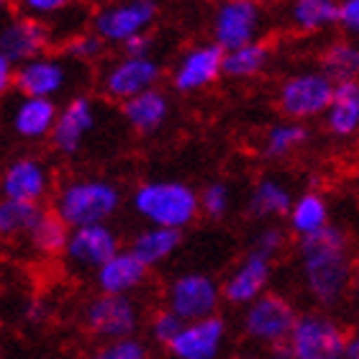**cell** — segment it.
Listing matches in <instances>:
<instances>
[{
	"mask_svg": "<svg viewBox=\"0 0 359 359\" xmlns=\"http://www.w3.org/2000/svg\"><path fill=\"white\" fill-rule=\"evenodd\" d=\"M339 6L341 0H285L283 18L300 36H318L339 29Z\"/></svg>",
	"mask_w": 359,
	"mask_h": 359,
	"instance_id": "cell-25",
	"label": "cell"
},
{
	"mask_svg": "<svg viewBox=\"0 0 359 359\" xmlns=\"http://www.w3.org/2000/svg\"><path fill=\"white\" fill-rule=\"evenodd\" d=\"M334 80L326 77L318 67H300L292 69L277 83L275 90V108L287 121L311 123L316 118H323L334 95Z\"/></svg>",
	"mask_w": 359,
	"mask_h": 359,
	"instance_id": "cell-5",
	"label": "cell"
},
{
	"mask_svg": "<svg viewBox=\"0 0 359 359\" xmlns=\"http://www.w3.org/2000/svg\"><path fill=\"white\" fill-rule=\"evenodd\" d=\"M339 29L344 36L359 41V0H341L339 6Z\"/></svg>",
	"mask_w": 359,
	"mask_h": 359,
	"instance_id": "cell-39",
	"label": "cell"
},
{
	"mask_svg": "<svg viewBox=\"0 0 359 359\" xmlns=\"http://www.w3.org/2000/svg\"><path fill=\"white\" fill-rule=\"evenodd\" d=\"M323 131L334 142H354L359 136V80L337 83L331 103L323 113Z\"/></svg>",
	"mask_w": 359,
	"mask_h": 359,
	"instance_id": "cell-24",
	"label": "cell"
},
{
	"mask_svg": "<svg viewBox=\"0 0 359 359\" xmlns=\"http://www.w3.org/2000/svg\"><path fill=\"white\" fill-rule=\"evenodd\" d=\"M83 65L67 60L62 52H46L15 69V93L57 103L60 97L67 100L80 93L77 85L83 83Z\"/></svg>",
	"mask_w": 359,
	"mask_h": 359,
	"instance_id": "cell-8",
	"label": "cell"
},
{
	"mask_svg": "<svg viewBox=\"0 0 359 359\" xmlns=\"http://www.w3.org/2000/svg\"><path fill=\"white\" fill-rule=\"evenodd\" d=\"M154 46H157V41H154L149 31V34H142V36H134L131 41H126V44L121 46V54H128V57H154Z\"/></svg>",
	"mask_w": 359,
	"mask_h": 359,
	"instance_id": "cell-41",
	"label": "cell"
},
{
	"mask_svg": "<svg viewBox=\"0 0 359 359\" xmlns=\"http://www.w3.org/2000/svg\"><path fill=\"white\" fill-rule=\"evenodd\" d=\"M264 359H292V357L287 352V346H277V349H269Z\"/></svg>",
	"mask_w": 359,
	"mask_h": 359,
	"instance_id": "cell-45",
	"label": "cell"
},
{
	"mask_svg": "<svg viewBox=\"0 0 359 359\" xmlns=\"http://www.w3.org/2000/svg\"><path fill=\"white\" fill-rule=\"evenodd\" d=\"M69 231H72V229H69L54 210H44V216L39 218L36 226H34L31 233L26 236V247H29L36 257L54 259V257L65 255Z\"/></svg>",
	"mask_w": 359,
	"mask_h": 359,
	"instance_id": "cell-31",
	"label": "cell"
},
{
	"mask_svg": "<svg viewBox=\"0 0 359 359\" xmlns=\"http://www.w3.org/2000/svg\"><path fill=\"white\" fill-rule=\"evenodd\" d=\"M57 116H60V105L54 100L15 93L6 103L3 121H6V126L11 128V134L15 139H21L26 144H39L49 142Z\"/></svg>",
	"mask_w": 359,
	"mask_h": 359,
	"instance_id": "cell-20",
	"label": "cell"
},
{
	"mask_svg": "<svg viewBox=\"0 0 359 359\" xmlns=\"http://www.w3.org/2000/svg\"><path fill=\"white\" fill-rule=\"evenodd\" d=\"M105 41L100 36H97L93 29H85L80 31V34H75L72 39H67L65 44L60 46V52L67 57V60L77 62V65H83V67H88V65H95V62H100L105 57Z\"/></svg>",
	"mask_w": 359,
	"mask_h": 359,
	"instance_id": "cell-34",
	"label": "cell"
},
{
	"mask_svg": "<svg viewBox=\"0 0 359 359\" xmlns=\"http://www.w3.org/2000/svg\"><path fill=\"white\" fill-rule=\"evenodd\" d=\"M311 144V126L300 121H275L259 142V154L267 162H285Z\"/></svg>",
	"mask_w": 359,
	"mask_h": 359,
	"instance_id": "cell-29",
	"label": "cell"
},
{
	"mask_svg": "<svg viewBox=\"0 0 359 359\" xmlns=\"http://www.w3.org/2000/svg\"><path fill=\"white\" fill-rule=\"evenodd\" d=\"M316 67L334 83H354L359 80V41L352 36L331 39L321 46Z\"/></svg>",
	"mask_w": 359,
	"mask_h": 359,
	"instance_id": "cell-30",
	"label": "cell"
},
{
	"mask_svg": "<svg viewBox=\"0 0 359 359\" xmlns=\"http://www.w3.org/2000/svg\"><path fill=\"white\" fill-rule=\"evenodd\" d=\"M88 359H151V344L142 337L103 341L90 352Z\"/></svg>",
	"mask_w": 359,
	"mask_h": 359,
	"instance_id": "cell-37",
	"label": "cell"
},
{
	"mask_svg": "<svg viewBox=\"0 0 359 359\" xmlns=\"http://www.w3.org/2000/svg\"><path fill=\"white\" fill-rule=\"evenodd\" d=\"M144 308L134 295H105L95 292L83 303L80 323L90 337L103 341L139 337L144 326Z\"/></svg>",
	"mask_w": 359,
	"mask_h": 359,
	"instance_id": "cell-7",
	"label": "cell"
},
{
	"mask_svg": "<svg viewBox=\"0 0 359 359\" xmlns=\"http://www.w3.org/2000/svg\"><path fill=\"white\" fill-rule=\"evenodd\" d=\"M151 269L139 259L128 247H123L118 255H113L103 267L93 275L95 292L105 295H134L149 285Z\"/></svg>",
	"mask_w": 359,
	"mask_h": 359,
	"instance_id": "cell-21",
	"label": "cell"
},
{
	"mask_svg": "<svg viewBox=\"0 0 359 359\" xmlns=\"http://www.w3.org/2000/svg\"><path fill=\"white\" fill-rule=\"evenodd\" d=\"M121 249V233L111 224H90L69 231L62 259L77 275L93 277Z\"/></svg>",
	"mask_w": 359,
	"mask_h": 359,
	"instance_id": "cell-17",
	"label": "cell"
},
{
	"mask_svg": "<svg viewBox=\"0 0 359 359\" xmlns=\"http://www.w3.org/2000/svg\"><path fill=\"white\" fill-rule=\"evenodd\" d=\"M354 241L344 226L331 224L323 231L295 241V267L306 298L321 311H334L349 298L354 285Z\"/></svg>",
	"mask_w": 359,
	"mask_h": 359,
	"instance_id": "cell-1",
	"label": "cell"
},
{
	"mask_svg": "<svg viewBox=\"0 0 359 359\" xmlns=\"http://www.w3.org/2000/svg\"><path fill=\"white\" fill-rule=\"evenodd\" d=\"M349 337L352 334L331 311L311 308L300 311L285 346L292 359H346Z\"/></svg>",
	"mask_w": 359,
	"mask_h": 359,
	"instance_id": "cell-6",
	"label": "cell"
},
{
	"mask_svg": "<svg viewBox=\"0 0 359 359\" xmlns=\"http://www.w3.org/2000/svg\"><path fill=\"white\" fill-rule=\"evenodd\" d=\"M272 277H275V262L247 249L221 280L224 303L236 311L247 308L249 303H255L267 290H272Z\"/></svg>",
	"mask_w": 359,
	"mask_h": 359,
	"instance_id": "cell-19",
	"label": "cell"
},
{
	"mask_svg": "<svg viewBox=\"0 0 359 359\" xmlns=\"http://www.w3.org/2000/svg\"><path fill=\"white\" fill-rule=\"evenodd\" d=\"M287 244H290V231L280 224H259L257 231L252 233V239H249V249L272 259V262H277L283 257Z\"/></svg>",
	"mask_w": 359,
	"mask_h": 359,
	"instance_id": "cell-36",
	"label": "cell"
},
{
	"mask_svg": "<svg viewBox=\"0 0 359 359\" xmlns=\"http://www.w3.org/2000/svg\"><path fill=\"white\" fill-rule=\"evenodd\" d=\"M352 292L359 298V257H357V264H354V285H352Z\"/></svg>",
	"mask_w": 359,
	"mask_h": 359,
	"instance_id": "cell-46",
	"label": "cell"
},
{
	"mask_svg": "<svg viewBox=\"0 0 359 359\" xmlns=\"http://www.w3.org/2000/svg\"><path fill=\"white\" fill-rule=\"evenodd\" d=\"M18 13H26L39 21H52L60 13H65L69 6H75V0H13Z\"/></svg>",
	"mask_w": 359,
	"mask_h": 359,
	"instance_id": "cell-38",
	"label": "cell"
},
{
	"mask_svg": "<svg viewBox=\"0 0 359 359\" xmlns=\"http://www.w3.org/2000/svg\"><path fill=\"white\" fill-rule=\"evenodd\" d=\"M275 62V49L267 39H257L252 44L236 46L224 54V77L233 83H247L262 77Z\"/></svg>",
	"mask_w": 359,
	"mask_h": 359,
	"instance_id": "cell-28",
	"label": "cell"
},
{
	"mask_svg": "<svg viewBox=\"0 0 359 359\" xmlns=\"http://www.w3.org/2000/svg\"><path fill=\"white\" fill-rule=\"evenodd\" d=\"M162 306L177 313L185 323L221 313L224 306L221 280L205 269H182L167 280Z\"/></svg>",
	"mask_w": 359,
	"mask_h": 359,
	"instance_id": "cell-9",
	"label": "cell"
},
{
	"mask_svg": "<svg viewBox=\"0 0 359 359\" xmlns=\"http://www.w3.org/2000/svg\"><path fill=\"white\" fill-rule=\"evenodd\" d=\"M257 3H264V0H257Z\"/></svg>",
	"mask_w": 359,
	"mask_h": 359,
	"instance_id": "cell-48",
	"label": "cell"
},
{
	"mask_svg": "<svg viewBox=\"0 0 359 359\" xmlns=\"http://www.w3.org/2000/svg\"><path fill=\"white\" fill-rule=\"evenodd\" d=\"M224 49L210 39L185 46L175 57L172 67L167 72L170 90L177 95H198L224 80Z\"/></svg>",
	"mask_w": 359,
	"mask_h": 359,
	"instance_id": "cell-13",
	"label": "cell"
},
{
	"mask_svg": "<svg viewBox=\"0 0 359 359\" xmlns=\"http://www.w3.org/2000/svg\"><path fill=\"white\" fill-rule=\"evenodd\" d=\"M54 39L46 21L26 13H6L0 18V57L21 67L41 54L52 52Z\"/></svg>",
	"mask_w": 359,
	"mask_h": 359,
	"instance_id": "cell-18",
	"label": "cell"
},
{
	"mask_svg": "<svg viewBox=\"0 0 359 359\" xmlns=\"http://www.w3.org/2000/svg\"><path fill=\"white\" fill-rule=\"evenodd\" d=\"M165 77V65L154 57H128L118 54L111 62H105L97 72V93L111 103H126L131 97L142 95L147 90L159 88Z\"/></svg>",
	"mask_w": 359,
	"mask_h": 359,
	"instance_id": "cell-10",
	"label": "cell"
},
{
	"mask_svg": "<svg viewBox=\"0 0 359 359\" xmlns=\"http://www.w3.org/2000/svg\"><path fill=\"white\" fill-rule=\"evenodd\" d=\"M298 306L280 290H267L262 298L239 311V334L249 346L262 352L287 344L292 326L298 321Z\"/></svg>",
	"mask_w": 359,
	"mask_h": 359,
	"instance_id": "cell-4",
	"label": "cell"
},
{
	"mask_svg": "<svg viewBox=\"0 0 359 359\" xmlns=\"http://www.w3.org/2000/svg\"><path fill=\"white\" fill-rule=\"evenodd\" d=\"M123 208V190L103 175H77L65 180L52 195V208L69 226L111 224Z\"/></svg>",
	"mask_w": 359,
	"mask_h": 359,
	"instance_id": "cell-3",
	"label": "cell"
},
{
	"mask_svg": "<svg viewBox=\"0 0 359 359\" xmlns=\"http://www.w3.org/2000/svg\"><path fill=\"white\" fill-rule=\"evenodd\" d=\"M159 0H111L93 11L90 29L103 39L105 46H121L134 36L149 34L159 21Z\"/></svg>",
	"mask_w": 359,
	"mask_h": 359,
	"instance_id": "cell-11",
	"label": "cell"
},
{
	"mask_svg": "<svg viewBox=\"0 0 359 359\" xmlns=\"http://www.w3.org/2000/svg\"><path fill=\"white\" fill-rule=\"evenodd\" d=\"M128 205L147 226L185 231L201 218V190L177 177H149L131 190Z\"/></svg>",
	"mask_w": 359,
	"mask_h": 359,
	"instance_id": "cell-2",
	"label": "cell"
},
{
	"mask_svg": "<svg viewBox=\"0 0 359 359\" xmlns=\"http://www.w3.org/2000/svg\"><path fill=\"white\" fill-rule=\"evenodd\" d=\"M233 187L226 180H210L201 190V216L208 221H224L233 210Z\"/></svg>",
	"mask_w": 359,
	"mask_h": 359,
	"instance_id": "cell-33",
	"label": "cell"
},
{
	"mask_svg": "<svg viewBox=\"0 0 359 359\" xmlns=\"http://www.w3.org/2000/svg\"><path fill=\"white\" fill-rule=\"evenodd\" d=\"M100 111L95 97L88 93H75L60 105V116L54 123V131L49 136L52 149L60 157H77L85 149V144L97 128Z\"/></svg>",
	"mask_w": 359,
	"mask_h": 359,
	"instance_id": "cell-15",
	"label": "cell"
},
{
	"mask_svg": "<svg viewBox=\"0 0 359 359\" xmlns=\"http://www.w3.org/2000/svg\"><path fill=\"white\" fill-rule=\"evenodd\" d=\"M295 193L290 185L277 175H262L257 177L249 187L247 195V218L257 224H277L285 221L290 210Z\"/></svg>",
	"mask_w": 359,
	"mask_h": 359,
	"instance_id": "cell-23",
	"label": "cell"
},
{
	"mask_svg": "<svg viewBox=\"0 0 359 359\" xmlns=\"http://www.w3.org/2000/svg\"><path fill=\"white\" fill-rule=\"evenodd\" d=\"M208 29L210 41L224 52H231L236 46L262 39L267 29V13L257 0H218L210 11Z\"/></svg>",
	"mask_w": 359,
	"mask_h": 359,
	"instance_id": "cell-12",
	"label": "cell"
},
{
	"mask_svg": "<svg viewBox=\"0 0 359 359\" xmlns=\"http://www.w3.org/2000/svg\"><path fill=\"white\" fill-rule=\"evenodd\" d=\"M267 354H262V349L257 346H244V349H233L226 359H264Z\"/></svg>",
	"mask_w": 359,
	"mask_h": 359,
	"instance_id": "cell-43",
	"label": "cell"
},
{
	"mask_svg": "<svg viewBox=\"0 0 359 359\" xmlns=\"http://www.w3.org/2000/svg\"><path fill=\"white\" fill-rule=\"evenodd\" d=\"M13 6V0H0V18L8 13V8Z\"/></svg>",
	"mask_w": 359,
	"mask_h": 359,
	"instance_id": "cell-47",
	"label": "cell"
},
{
	"mask_svg": "<svg viewBox=\"0 0 359 359\" xmlns=\"http://www.w3.org/2000/svg\"><path fill=\"white\" fill-rule=\"evenodd\" d=\"M54 195V175L39 154H18L0 170V198L44 205Z\"/></svg>",
	"mask_w": 359,
	"mask_h": 359,
	"instance_id": "cell-14",
	"label": "cell"
},
{
	"mask_svg": "<svg viewBox=\"0 0 359 359\" xmlns=\"http://www.w3.org/2000/svg\"><path fill=\"white\" fill-rule=\"evenodd\" d=\"M182 244H185V231L162 229V226H142L131 236L128 249L149 269H157L170 262L180 249H182Z\"/></svg>",
	"mask_w": 359,
	"mask_h": 359,
	"instance_id": "cell-27",
	"label": "cell"
},
{
	"mask_svg": "<svg viewBox=\"0 0 359 359\" xmlns=\"http://www.w3.org/2000/svg\"><path fill=\"white\" fill-rule=\"evenodd\" d=\"M121 118L136 136H157L172 118V97L162 85L121 103Z\"/></svg>",
	"mask_w": 359,
	"mask_h": 359,
	"instance_id": "cell-22",
	"label": "cell"
},
{
	"mask_svg": "<svg viewBox=\"0 0 359 359\" xmlns=\"http://www.w3.org/2000/svg\"><path fill=\"white\" fill-rule=\"evenodd\" d=\"M165 352L172 359H226L231 354V323L221 313L187 321Z\"/></svg>",
	"mask_w": 359,
	"mask_h": 359,
	"instance_id": "cell-16",
	"label": "cell"
},
{
	"mask_svg": "<svg viewBox=\"0 0 359 359\" xmlns=\"http://www.w3.org/2000/svg\"><path fill=\"white\" fill-rule=\"evenodd\" d=\"M346 359H359V331L349 337V344H346Z\"/></svg>",
	"mask_w": 359,
	"mask_h": 359,
	"instance_id": "cell-44",
	"label": "cell"
},
{
	"mask_svg": "<svg viewBox=\"0 0 359 359\" xmlns=\"http://www.w3.org/2000/svg\"><path fill=\"white\" fill-rule=\"evenodd\" d=\"M15 69L18 67H15L13 62H8L6 57H0V103L15 90Z\"/></svg>",
	"mask_w": 359,
	"mask_h": 359,
	"instance_id": "cell-42",
	"label": "cell"
},
{
	"mask_svg": "<svg viewBox=\"0 0 359 359\" xmlns=\"http://www.w3.org/2000/svg\"><path fill=\"white\" fill-rule=\"evenodd\" d=\"M44 205L0 198V241H26L31 229L44 216Z\"/></svg>",
	"mask_w": 359,
	"mask_h": 359,
	"instance_id": "cell-32",
	"label": "cell"
},
{
	"mask_svg": "<svg viewBox=\"0 0 359 359\" xmlns=\"http://www.w3.org/2000/svg\"><path fill=\"white\" fill-rule=\"evenodd\" d=\"M185 326V321L180 318L177 313H172L167 306L154 308L149 313V318L144 321V329H147V341L149 344H157L162 349L172 344V339L180 334V329Z\"/></svg>",
	"mask_w": 359,
	"mask_h": 359,
	"instance_id": "cell-35",
	"label": "cell"
},
{
	"mask_svg": "<svg viewBox=\"0 0 359 359\" xmlns=\"http://www.w3.org/2000/svg\"><path fill=\"white\" fill-rule=\"evenodd\" d=\"M49 318H52V306H49V300L31 298L29 303L23 306V321L31 323V326H44Z\"/></svg>",
	"mask_w": 359,
	"mask_h": 359,
	"instance_id": "cell-40",
	"label": "cell"
},
{
	"mask_svg": "<svg viewBox=\"0 0 359 359\" xmlns=\"http://www.w3.org/2000/svg\"><path fill=\"white\" fill-rule=\"evenodd\" d=\"M331 224H334L331 221V203L326 193H321L318 187H308V190L295 195V201L285 216V229L290 231V236H295V241L308 239Z\"/></svg>",
	"mask_w": 359,
	"mask_h": 359,
	"instance_id": "cell-26",
	"label": "cell"
}]
</instances>
